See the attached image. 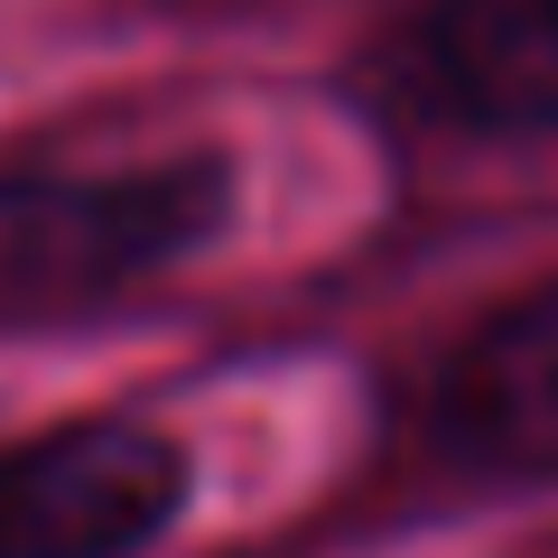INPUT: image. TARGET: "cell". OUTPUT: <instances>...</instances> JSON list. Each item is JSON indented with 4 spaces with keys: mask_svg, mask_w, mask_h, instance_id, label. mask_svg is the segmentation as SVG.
Here are the masks:
<instances>
[{
    "mask_svg": "<svg viewBox=\"0 0 558 558\" xmlns=\"http://www.w3.org/2000/svg\"><path fill=\"white\" fill-rule=\"evenodd\" d=\"M233 215L215 149L149 168H20L0 178V317H75L196 260Z\"/></svg>",
    "mask_w": 558,
    "mask_h": 558,
    "instance_id": "obj_1",
    "label": "cell"
},
{
    "mask_svg": "<svg viewBox=\"0 0 558 558\" xmlns=\"http://www.w3.org/2000/svg\"><path fill=\"white\" fill-rule=\"evenodd\" d=\"M186 512V447L131 418H75L0 447V558H140Z\"/></svg>",
    "mask_w": 558,
    "mask_h": 558,
    "instance_id": "obj_2",
    "label": "cell"
},
{
    "mask_svg": "<svg viewBox=\"0 0 558 558\" xmlns=\"http://www.w3.org/2000/svg\"><path fill=\"white\" fill-rule=\"evenodd\" d=\"M373 84L438 131H558V0H428L381 47Z\"/></svg>",
    "mask_w": 558,
    "mask_h": 558,
    "instance_id": "obj_3",
    "label": "cell"
},
{
    "mask_svg": "<svg viewBox=\"0 0 558 558\" xmlns=\"http://www.w3.org/2000/svg\"><path fill=\"white\" fill-rule=\"evenodd\" d=\"M438 438L484 475L558 484V279L494 307L438 373Z\"/></svg>",
    "mask_w": 558,
    "mask_h": 558,
    "instance_id": "obj_4",
    "label": "cell"
}]
</instances>
